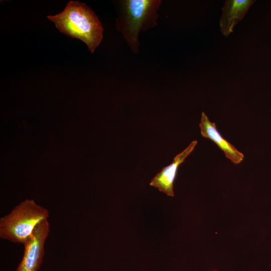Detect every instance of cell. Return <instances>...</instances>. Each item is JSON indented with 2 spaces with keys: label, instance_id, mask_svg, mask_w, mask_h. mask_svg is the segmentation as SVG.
<instances>
[{
  "label": "cell",
  "instance_id": "cell-5",
  "mask_svg": "<svg viewBox=\"0 0 271 271\" xmlns=\"http://www.w3.org/2000/svg\"><path fill=\"white\" fill-rule=\"evenodd\" d=\"M197 144V141H192L182 152L177 154L174 158L173 162L164 167L152 180L150 185L157 188L161 192L169 196L173 197L174 181L176 178L179 166L193 151Z\"/></svg>",
  "mask_w": 271,
  "mask_h": 271
},
{
  "label": "cell",
  "instance_id": "cell-1",
  "mask_svg": "<svg viewBox=\"0 0 271 271\" xmlns=\"http://www.w3.org/2000/svg\"><path fill=\"white\" fill-rule=\"evenodd\" d=\"M47 18L61 33L83 41L92 53L101 42L103 26L95 13L83 3L71 1L62 12Z\"/></svg>",
  "mask_w": 271,
  "mask_h": 271
},
{
  "label": "cell",
  "instance_id": "cell-3",
  "mask_svg": "<svg viewBox=\"0 0 271 271\" xmlns=\"http://www.w3.org/2000/svg\"><path fill=\"white\" fill-rule=\"evenodd\" d=\"M49 217L48 210L33 200H26L0 219V237L24 244L36 227Z\"/></svg>",
  "mask_w": 271,
  "mask_h": 271
},
{
  "label": "cell",
  "instance_id": "cell-2",
  "mask_svg": "<svg viewBox=\"0 0 271 271\" xmlns=\"http://www.w3.org/2000/svg\"><path fill=\"white\" fill-rule=\"evenodd\" d=\"M116 28L120 32L130 50L138 54L140 43L139 36L157 25L158 11L161 0H122L119 1Z\"/></svg>",
  "mask_w": 271,
  "mask_h": 271
},
{
  "label": "cell",
  "instance_id": "cell-7",
  "mask_svg": "<svg viewBox=\"0 0 271 271\" xmlns=\"http://www.w3.org/2000/svg\"><path fill=\"white\" fill-rule=\"evenodd\" d=\"M199 127L202 136L215 143L232 163L238 164L242 162L244 155L222 137L217 129L215 123L210 121L204 112H202Z\"/></svg>",
  "mask_w": 271,
  "mask_h": 271
},
{
  "label": "cell",
  "instance_id": "cell-8",
  "mask_svg": "<svg viewBox=\"0 0 271 271\" xmlns=\"http://www.w3.org/2000/svg\"><path fill=\"white\" fill-rule=\"evenodd\" d=\"M212 271H217V270H212Z\"/></svg>",
  "mask_w": 271,
  "mask_h": 271
},
{
  "label": "cell",
  "instance_id": "cell-4",
  "mask_svg": "<svg viewBox=\"0 0 271 271\" xmlns=\"http://www.w3.org/2000/svg\"><path fill=\"white\" fill-rule=\"evenodd\" d=\"M48 219L40 223L23 244L24 253L17 271H38L43 260L44 245L49 232Z\"/></svg>",
  "mask_w": 271,
  "mask_h": 271
},
{
  "label": "cell",
  "instance_id": "cell-6",
  "mask_svg": "<svg viewBox=\"0 0 271 271\" xmlns=\"http://www.w3.org/2000/svg\"><path fill=\"white\" fill-rule=\"evenodd\" d=\"M255 2L254 0H227L224 2L219 22L220 31L224 36L228 37L233 32L234 27L243 19Z\"/></svg>",
  "mask_w": 271,
  "mask_h": 271
}]
</instances>
